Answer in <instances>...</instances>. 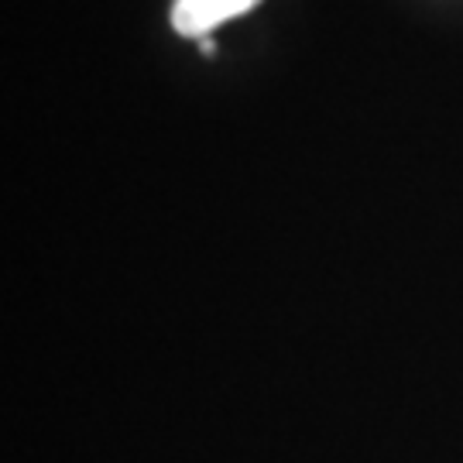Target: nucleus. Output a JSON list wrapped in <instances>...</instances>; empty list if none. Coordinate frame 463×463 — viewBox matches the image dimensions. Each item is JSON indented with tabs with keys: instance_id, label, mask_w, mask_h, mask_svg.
Returning a JSON list of instances; mask_svg holds the SVG:
<instances>
[{
	"instance_id": "obj_1",
	"label": "nucleus",
	"mask_w": 463,
	"mask_h": 463,
	"mask_svg": "<svg viewBox=\"0 0 463 463\" xmlns=\"http://www.w3.org/2000/svg\"><path fill=\"white\" fill-rule=\"evenodd\" d=\"M261 0H175L172 4V28L185 38H210L223 21L254 11Z\"/></svg>"
},
{
	"instance_id": "obj_2",
	"label": "nucleus",
	"mask_w": 463,
	"mask_h": 463,
	"mask_svg": "<svg viewBox=\"0 0 463 463\" xmlns=\"http://www.w3.org/2000/svg\"><path fill=\"white\" fill-rule=\"evenodd\" d=\"M199 45H203V52H206V55H213V52H216L213 38H199Z\"/></svg>"
}]
</instances>
